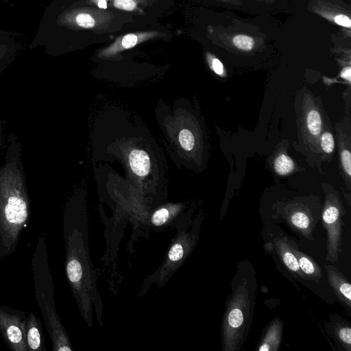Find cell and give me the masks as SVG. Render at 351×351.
Wrapping results in <instances>:
<instances>
[{
	"mask_svg": "<svg viewBox=\"0 0 351 351\" xmlns=\"http://www.w3.org/2000/svg\"><path fill=\"white\" fill-rule=\"evenodd\" d=\"M88 230L85 214L65 213L63 237L66 276L82 317L88 326L92 327L94 309L99 325H102L103 306L91 262Z\"/></svg>",
	"mask_w": 351,
	"mask_h": 351,
	"instance_id": "cell-1",
	"label": "cell"
},
{
	"mask_svg": "<svg viewBox=\"0 0 351 351\" xmlns=\"http://www.w3.org/2000/svg\"><path fill=\"white\" fill-rule=\"evenodd\" d=\"M29 217V202L22 173L15 162H10L0 171V258L16 251Z\"/></svg>",
	"mask_w": 351,
	"mask_h": 351,
	"instance_id": "cell-2",
	"label": "cell"
},
{
	"mask_svg": "<svg viewBox=\"0 0 351 351\" xmlns=\"http://www.w3.org/2000/svg\"><path fill=\"white\" fill-rule=\"evenodd\" d=\"M36 299L49 335L53 351H72L68 334L56 311L54 286L50 271L46 243L40 237L35 247L32 261Z\"/></svg>",
	"mask_w": 351,
	"mask_h": 351,
	"instance_id": "cell-3",
	"label": "cell"
},
{
	"mask_svg": "<svg viewBox=\"0 0 351 351\" xmlns=\"http://www.w3.org/2000/svg\"><path fill=\"white\" fill-rule=\"evenodd\" d=\"M250 300L245 285H239L230 300L222 323V346L225 351L239 348L250 315Z\"/></svg>",
	"mask_w": 351,
	"mask_h": 351,
	"instance_id": "cell-4",
	"label": "cell"
},
{
	"mask_svg": "<svg viewBox=\"0 0 351 351\" xmlns=\"http://www.w3.org/2000/svg\"><path fill=\"white\" fill-rule=\"evenodd\" d=\"M197 235L196 226L188 232L181 230L178 231L160 267L145 279L142 292L147 291L148 287L154 282L160 287L169 280L192 252L197 242Z\"/></svg>",
	"mask_w": 351,
	"mask_h": 351,
	"instance_id": "cell-5",
	"label": "cell"
},
{
	"mask_svg": "<svg viewBox=\"0 0 351 351\" xmlns=\"http://www.w3.org/2000/svg\"><path fill=\"white\" fill-rule=\"evenodd\" d=\"M345 214L341 199L333 194L326 195L322 212V222L327 232L326 260L338 261L341 252L342 217Z\"/></svg>",
	"mask_w": 351,
	"mask_h": 351,
	"instance_id": "cell-6",
	"label": "cell"
},
{
	"mask_svg": "<svg viewBox=\"0 0 351 351\" xmlns=\"http://www.w3.org/2000/svg\"><path fill=\"white\" fill-rule=\"evenodd\" d=\"M25 317L23 311L0 304V334L12 351H27L23 329Z\"/></svg>",
	"mask_w": 351,
	"mask_h": 351,
	"instance_id": "cell-7",
	"label": "cell"
},
{
	"mask_svg": "<svg viewBox=\"0 0 351 351\" xmlns=\"http://www.w3.org/2000/svg\"><path fill=\"white\" fill-rule=\"evenodd\" d=\"M23 329L27 351H46L41 322L34 313L25 317Z\"/></svg>",
	"mask_w": 351,
	"mask_h": 351,
	"instance_id": "cell-8",
	"label": "cell"
},
{
	"mask_svg": "<svg viewBox=\"0 0 351 351\" xmlns=\"http://www.w3.org/2000/svg\"><path fill=\"white\" fill-rule=\"evenodd\" d=\"M329 284L338 298L349 308H351V285L337 267L326 265Z\"/></svg>",
	"mask_w": 351,
	"mask_h": 351,
	"instance_id": "cell-9",
	"label": "cell"
},
{
	"mask_svg": "<svg viewBox=\"0 0 351 351\" xmlns=\"http://www.w3.org/2000/svg\"><path fill=\"white\" fill-rule=\"evenodd\" d=\"M274 246L280 260L287 268L296 277L306 278L300 270L297 258L293 251V244L285 237H278L274 239Z\"/></svg>",
	"mask_w": 351,
	"mask_h": 351,
	"instance_id": "cell-10",
	"label": "cell"
},
{
	"mask_svg": "<svg viewBox=\"0 0 351 351\" xmlns=\"http://www.w3.org/2000/svg\"><path fill=\"white\" fill-rule=\"evenodd\" d=\"M282 323L279 319L274 320L269 326L265 336L262 339L258 350L259 351H277L279 350Z\"/></svg>",
	"mask_w": 351,
	"mask_h": 351,
	"instance_id": "cell-11",
	"label": "cell"
},
{
	"mask_svg": "<svg viewBox=\"0 0 351 351\" xmlns=\"http://www.w3.org/2000/svg\"><path fill=\"white\" fill-rule=\"evenodd\" d=\"M304 129L308 138H318L322 130V119L314 106L306 108L304 112Z\"/></svg>",
	"mask_w": 351,
	"mask_h": 351,
	"instance_id": "cell-12",
	"label": "cell"
},
{
	"mask_svg": "<svg viewBox=\"0 0 351 351\" xmlns=\"http://www.w3.org/2000/svg\"><path fill=\"white\" fill-rule=\"evenodd\" d=\"M293 251L297 258L300 270L306 278L311 279L318 282L322 276L321 268L317 263L309 256L298 250L293 246Z\"/></svg>",
	"mask_w": 351,
	"mask_h": 351,
	"instance_id": "cell-13",
	"label": "cell"
},
{
	"mask_svg": "<svg viewBox=\"0 0 351 351\" xmlns=\"http://www.w3.org/2000/svg\"><path fill=\"white\" fill-rule=\"evenodd\" d=\"M289 224L305 237L311 236L313 223L309 215L304 210L298 209L292 211L288 216Z\"/></svg>",
	"mask_w": 351,
	"mask_h": 351,
	"instance_id": "cell-14",
	"label": "cell"
},
{
	"mask_svg": "<svg viewBox=\"0 0 351 351\" xmlns=\"http://www.w3.org/2000/svg\"><path fill=\"white\" fill-rule=\"evenodd\" d=\"M129 162L132 171L138 176H145L150 169L148 154L143 150H132L129 155Z\"/></svg>",
	"mask_w": 351,
	"mask_h": 351,
	"instance_id": "cell-15",
	"label": "cell"
},
{
	"mask_svg": "<svg viewBox=\"0 0 351 351\" xmlns=\"http://www.w3.org/2000/svg\"><path fill=\"white\" fill-rule=\"evenodd\" d=\"M152 36V34H130L124 36L119 42H116L108 49V53H111L121 49H130L136 45L138 42L143 41Z\"/></svg>",
	"mask_w": 351,
	"mask_h": 351,
	"instance_id": "cell-16",
	"label": "cell"
},
{
	"mask_svg": "<svg viewBox=\"0 0 351 351\" xmlns=\"http://www.w3.org/2000/svg\"><path fill=\"white\" fill-rule=\"evenodd\" d=\"M339 164L341 169L344 173L346 180L348 181V186L349 187L350 174H351V153L349 146L346 143H339Z\"/></svg>",
	"mask_w": 351,
	"mask_h": 351,
	"instance_id": "cell-17",
	"label": "cell"
},
{
	"mask_svg": "<svg viewBox=\"0 0 351 351\" xmlns=\"http://www.w3.org/2000/svg\"><path fill=\"white\" fill-rule=\"evenodd\" d=\"M274 167L278 174L285 176L294 169L295 164L288 155L280 153L274 159Z\"/></svg>",
	"mask_w": 351,
	"mask_h": 351,
	"instance_id": "cell-18",
	"label": "cell"
},
{
	"mask_svg": "<svg viewBox=\"0 0 351 351\" xmlns=\"http://www.w3.org/2000/svg\"><path fill=\"white\" fill-rule=\"evenodd\" d=\"M173 216L171 210L165 207L156 210L151 217V223L156 227L168 225Z\"/></svg>",
	"mask_w": 351,
	"mask_h": 351,
	"instance_id": "cell-19",
	"label": "cell"
},
{
	"mask_svg": "<svg viewBox=\"0 0 351 351\" xmlns=\"http://www.w3.org/2000/svg\"><path fill=\"white\" fill-rule=\"evenodd\" d=\"M336 336L341 344L348 350H351V328L349 326H339L336 328Z\"/></svg>",
	"mask_w": 351,
	"mask_h": 351,
	"instance_id": "cell-20",
	"label": "cell"
},
{
	"mask_svg": "<svg viewBox=\"0 0 351 351\" xmlns=\"http://www.w3.org/2000/svg\"><path fill=\"white\" fill-rule=\"evenodd\" d=\"M232 44L235 47L243 51L252 50L255 45L252 37L245 34H237L232 38Z\"/></svg>",
	"mask_w": 351,
	"mask_h": 351,
	"instance_id": "cell-21",
	"label": "cell"
},
{
	"mask_svg": "<svg viewBox=\"0 0 351 351\" xmlns=\"http://www.w3.org/2000/svg\"><path fill=\"white\" fill-rule=\"evenodd\" d=\"M13 54L11 45L0 40V73L11 61Z\"/></svg>",
	"mask_w": 351,
	"mask_h": 351,
	"instance_id": "cell-22",
	"label": "cell"
},
{
	"mask_svg": "<svg viewBox=\"0 0 351 351\" xmlns=\"http://www.w3.org/2000/svg\"><path fill=\"white\" fill-rule=\"evenodd\" d=\"M320 147L326 154L333 152L335 148V140L332 134L329 131H325L320 134Z\"/></svg>",
	"mask_w": 351,
	"mask_h": 351,
	"instance_id": "cell-23",
	"label": "cell"
},
{
	"mask_svg": "<svg viewBox=\"0 0 351 351\" xmlns=\"http://www.w3.org/2000/svg\"><path fill=\"white\" fill-rule=\"evenodd\" d=\"M179 141L183 149L191 151L195 145V138L193 134L186 129L181 130L179 134Z\"/></svg>",
	"mask_w": 351,
	"mask_h": 351,
	"instance_id": "cell-24",
	"label": "cell"
},
{
	"mask_svg": "<svg viewBox=\"0 0 351 351\" xmlns=\"http://www.w3.org/2000/svg\"><path fill=\"white\" fill-rule=\"evenodd\" d=\"M208 60L213 71L218 75L223 76L224 68L221 62L217 58L210 55L208 56Z\"/></svg>",
	"mask_w": 351,
	"mask_h": 351,
	"instance_id": "cell-25",
	"label": "cell"
},
{
	"mask_svg": "<svg viewBox=\"0 0 351 351\" xmlns=\"http://www.w3.org/2000/svg\"><path fill=\"white\" fill-rule=\"evenodd\" d=\"M113 4L115 8L127 11H132L136 8L134 0H114Z\"/></svg>",
	"mask_w": 351,
	"mask_h": 351,
	"instance_id": "cell-26",
	"label": "cell"
},
{
	"mask_svg": "<svg viewBox=\"0 0 351 351\" xmlns=\"http://www.w3.org/2000/svg\"><path fill=\"white\" fill-rule=\"evenodd\" d=\"M350 66H348L344 67L340 73V77L344 79L345 80L348 81L349 83L350 82Z\"/></svg>",
	"mask_w": 351,
	"mask_h": 351,
	"instance_id": "cell-27",
	"label": "cell"
},
{
	"mask_svg": "<svg viewBox=\"0 0 351 351\" xmlns=\"http://www.w3.org/2000/svg\"><path fill=\"white\" fill-rule=\"evenodd\" d=\"M220 1H222L223 2H227V3H236L237 2L234 1V0H220Z\"/></svg>",
	"mask_w": 351,
	"mask_h": 351,
	"instance_id": "cell-28",
	"label": "cell"
}]
</instances>
